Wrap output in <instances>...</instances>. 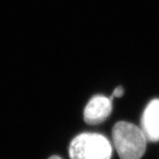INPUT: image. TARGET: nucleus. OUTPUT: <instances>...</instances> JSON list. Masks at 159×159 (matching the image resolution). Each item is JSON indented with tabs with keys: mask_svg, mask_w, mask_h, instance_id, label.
Here are the masks:
<instances>
[{
	"mask_svg": "<svg viewBox=\"0 0 159 159\" xmlns=\"http://www.w3.org/2000/svg\"><path fill=\"white\" fill-rule=\"evenodd\" d=\"M69 156L71 159H111L112 147L102 134L84 133L71 142Z\"/></svg>",
	"mask_w": 159,
	"mask_h": 159,
	"instance_id": "2",
	"label": "nucleus"
},
{
	"mask_svg": "<svg viewBox=\"0 0 159 159\" xmlns=\"http://www.w3.org/2000/svg\"><path fill=\"white\" fill-rule=\"evenodd\" d=\"M112 111V101L97 95L91 98L84 109V120L89 125H97L108 118Z\"/></svg>",
	"mask_w": 159,
	"mask_h": 159,
	"instance_id": "3",
	"label": "nucleus"
},
{
	"mask_svg": "<svg viewBox=\"0 0 159 159\" xmlns=\"http://www.w3.org/2000/svg\"><path fill=\"white\" fill-rule=\"evenodd\" d=\"M49 159H62L61 157H59L58 156H52V157H51Z\"/></svg>",
	"mask_w": 159,
	"mask_h": 159,
	"instance_id": "6",
	"label": "nucleus"
},
{
	"mask_svg": "<svg viewBox=\"0 0 159 159\" xmlns=\"http://www.w3.org/2000/svg\"><path fill=\"white\" fill-rule=\"evenodd\" d=\"M141 125L148 141L159 142V99L148 102L142 114Z\"/></svg>",
	"mask_w": 159,
	"mask_h": 159,
	"instance_id": "4",
	"label": "nucleus"
},
{
	"mask_svg": "<svg viewBox=\"0 0 159 159\" xmlns=\"http://www.w3.org/2000/svg\"><path fill=\"white\" fill-rule=\"evenodd\" d=\"M112 139L120 159H141L146 151L148 140L144 133L129 122L116 123L112 129Z\"/></svg>",
	"mask_w": 159,
	"mask_h": 159,
	"instance_id": "1",
	"label": "nucleus"
},
{
	"mask_svg": "<svg viewBox=\"0 0 159 159\" xmlns=\"http://www.w3.org/2000/svg\"><path fill=\"white\" fill-rule=\"evenodd\" d=\"M124 89H123V87L122 86H119V87H117L116 89H115V90L113 91V93H112V97H123V95H124Z\"/></svg>",
	"mask_w": 159,
	"mask_h": 159,
	"instance_id": "5",
	"label": "nucleus"
}]
</instances>
